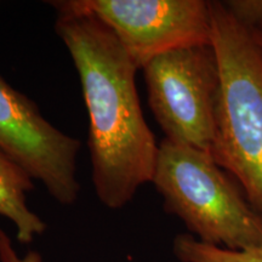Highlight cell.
<instances>
[{
	"label": "cell",
	"instance_id": "1",
	"mask_svg": "<svg viewBox=\"0 0 262 262\" xmlns=\"http://www.w3.org/2000/svg\"><path fill=\"white\" fill-rule=\"evenodd\" d=\"M55 31L70 52L89 117L91 180L98 201L118 210L152 182L159 143L136 88L137 68L116 34L80 0L49 2Z\"/></svg>",
	"mask_w": 262,
	"mask_h": 262
},
{
	"label": "cell",
	"instance_id": "2",
	"mask_svg": "<svg viewBox=\"0 0 262 262\" xmlns=\"http://www.w3.org/2000/svg\"><path fill=\"white\" fill-rule=\"evenodd\" d=\"M211 47L220 70L210 156L238 180L262 215V57L225 2H209Z\"/></svg>",
	"mask_w": 262,
	"mask_h": 262
},
{
	"label": "cell",
	"instance_id": "3",
	"mask_svg": "<svg viewBox=\"0 0 262 262\" xmlns=\"http://www.w3.org/2000/svg\"><path fill=\"white\" fill-rule=\"evenodd\" d=\"M152 183L164 210L203 243L229 250L262 247V215L209 153L164 137Z\"/></svg>",
	"mask_w": 262,
	"mask_h": 262
},
{
	"label": "cell",
	"instance_id": "4",
	"mask_svg": "<svg viewBox=\"0 0 262 262\" xmlns=\"http://www.w3.org/2000/svg\"><path fill=\"white\" fill-rule=\"evenodd\" d=\"M148 106L165 139L210 155L220 70L210 45L175 49L142 68Z\"/></svg>",
	"mask_w": 262,
	"mask_h": 262
},
{
	"label": "cell",
	"instance_id": "5",
	"mask_svg": "<svg viewBox=\"0 0 262 262\" xmlns=\"http://www.w3.org/2000/svg\"><path fill=\"white\" fill-rule=\"evenodd\" d=\"M80 141L48 122L37 103L0 75V149L62 205L77 202Z\"/></svg>",
	"mask_w": 262,
	"mask_h": 262
},
{
	"label": "cell",
	"instance_id": "6",
	"mask_svg": "<svg viewBox=\"0 0 262 262\" xmlns=\"http://www.w3.org/2000/svg\"><path fill=\"white\" fill-rule=\"evenodd\" d=\"M112 29L137 71L175 49L211 44L206 0H80Z\"/></svg>",
	"mask_w": 262,
	"mask_h": 262
},
{
	"label": "cell",
	"instance_id": "7",
	"mask_svg": "<svg viewBox=\"0 0 262 262\" xmlns=\"http://www.w3.org/2000/svg\"><path fill=\"white\" fill-rule=\"evenodd\" d=\"M33 189L32 176L0 149V215L14 224L21 244L32 243L48 227L27 204V193Z\"/></svg>",
	"mask_w": 262,
	"mask_h": 262
},
{
	"label": "cell",
	"instance_id": "8",
	"mask_svg": "<svg viewBox=\"0 0 262 262\" xmlns=\"http://www.w3.org/2000/svg\"><path fill=\"white\" fill-rule=\"evenodd\" d=\"M172 251L181 262H262V247L249 250H229L203 243L192 234L176 235Z\"/></svg>",
	"mask_w": 262,
	"mask_h": 262
},
{
	"label": "cell",
	"instance_id": "9",
	"mask_svg": "<svg viewBox=\"0 0 262 262\" xmlns=\"http://www.w3.org/2000/svg\"><path fill=\"white\" fill-rule=\"evenodd\" d=\"M225 4L250 33L262 57V0H232Z\"/></svg>",
	"mask_w": 262,
	"mask_h": 262
},
{
	"label": "cell",
	"instance_id": "10",
	"mask_svg": "<svg viewBox=\"0 0 262 262\" xmlns=\"http://www.w3.org/2000/svg\"><path fill=\"white\" fill-rule=\"evenodd\" d=\"M0 262H42V257L34 250L19 256L12 245L11 239L0 228Z\"/></svg>",
	"mask_w": 262,
	"mask_h": 262
}]
</instances>
